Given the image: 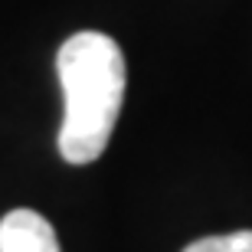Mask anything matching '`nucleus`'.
Masks as SVG:
<instances>
[{"label":"nucleus","mask_w":252,"mask_h":252,"mask_svg":"<svg viewBox=\"0 0 252 252\" xmlns=\"http://www.w3.org/2000/svg\"><path fill=\"white\" fill-rule=\"evenodd\" d=\"M65 95V118L59 128V154L69 164H92L105 154L125 102L122 46L105 33H75L56 56Z\"/></svg>","instance_id":"1"},{"label":"nucleus","mask_w":252,"mask_h":252,"mask_svg":"<svg viewBox=\"0 0 252 252\" xmlns=\"http://www.w3.org/2000/svg\"><path fill=\"white\" fill-rule=\"evenodd\" d=\"M0 252H59L56 229L36 210H10L0 220Z\"/></svg>","instance_id":"2"},{"label":"nucleus","mask_w":252,"mask_h":252,"mask_svg":"<svg viewBox=\"0 0 252 252\" xmlns=\"http://www.w3.org/2000/svg\"><path fill=\"white\" fill-rule=\"evenodd\" d=\"M184 252H252V229H239L229 236H206L190 243Z\"/></svg>","instance_id":"3"}]
</instances>
